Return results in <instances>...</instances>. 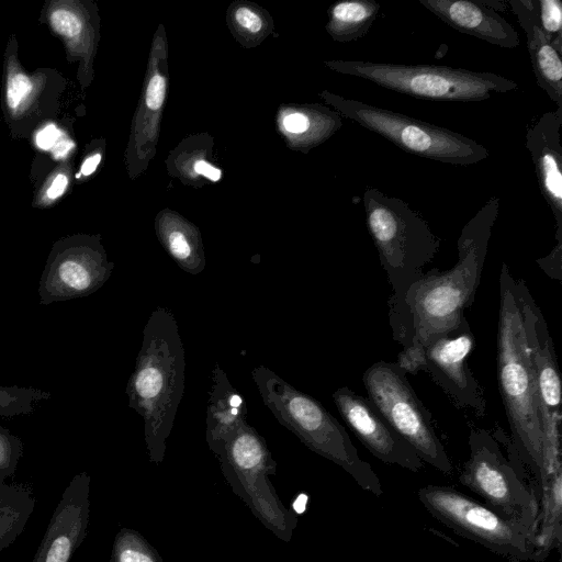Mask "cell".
<instances>
[{"instance_id":"33","label":"cell","mask_w":562,"mask_h":562,"mask_svg":"<svg viewBox=\"0 0 562 562\" xmlns=\"http://www.w3.org/2000/svg\"><path fill=\"white\" fill-rule=\"evenodd\" d=\"M58 136L59 131L55 126L49 125L37 134L36 143L40 147L48 149L53 146Z\"/></svg>"},{"instance_id":"19","label":"cell","mask_w":562,"mask_h":562,"mask_svg":"<svg viewBox=\"0 0 562 562\" xmlns=\"http://www.w3.org/2000/svg\"><path fill=\"white\" fill-rule=\"evenodd\" d=\"M244 396L231 384L225 371L216 363L212 370V384L206 405V439L216 451L246 422Z\"/></svg>"},{"instance_id":"12","label":"cell","mask_w":562,"mask_h":562,"mask_svg":"<svg viewBox=\"0 0 562 562\" xmlns=\"http://www.w3.org/2000/svg\"><path fill=\"white\" fill-rule=\"evenodd\" d=\"M114 265L95 237L75 235L56 241L38 283L40 304L88 296L111 277Z\"/></svg>"},{"instance_id":"13","label":"cell","mask_w":562,"mask_h":562,"mask_svg":"<svg viewBox=\"0 0 562 562\" xmlns=\"http://www.w3.org/2000/svg\"><path fill=\"white\" fill-rule=\"evenodd\" d=\"M474 345V335L463 316L458 324L430 336L425 342V372L458 407L483 418L486 401L468 366Z\"/></svg>"},{"instance_id":"24","label":"cell","mask_w":562,"mask_h":562,"mask_svg":"<svg viewBox=\"0 0 562 562\" xmlns=\"http://www.w3.org/2000/svg\"><path fill=\"white\" fill-rule=\"evenodd\" d=\"M539 25L553 46L562 54V2L560 0H536Z\"/></svg>"},{"instance_id":"9","label":"cell","mask_w":562,"mask_h":562,"mask_svg":"<svg viewBox=\"0 0 562 562\" xmlns=\"http://www.w3.org/2000/svg\"><path fill=\"white\" fill-rule=\"evenodd\" d=\"M468 442L470 457L463 464L460 483L504 518L538 533L539 501L518 468L506 459L487 430L471 426Z\"/></svg>"},{"instance_id":"11","label":"cell","mask_w":562,"mask_h":562,"mask_svg":"<svg viewBox=\"0 0 562 562\" xmlns=\"http://www.w3.org/2000/svg\"><path fill=\"white\" fill-rule=\"evenodd\" d=\"M519 310L539 397L543 464L547 474L561 470V382L546 319L522 279L515 280Z\"/></svg>"},{"instance_id":"25","label":"cell","mask_w":562,"mask_h":562,"mask_svg":"<svg viewBox=\"0 0 562 562\" xmlns=\"http://www.w3.org/2000/svg\"><path fill=\"white\" fill-rule=\"evenodd\" d=\"M22 454L21 439L0 425V475L3 480L15 473Z\"/></svg>"},{"instance_id":"34","label":"cell","mask_w":562,"mask_h":562,"mask_svg":"<svg viewBox=\"0 0 562 562\" xmlns=\"http://www.w3.org/2000/svg\"><path fill=\"white\" fill-rule=\"evenodd\" d=\"M68 186V178L64 173H58L50 186L48 187L46 191V195L50 200H56L59 198L66 190Z\"/></svg>"},{"instance_id":"22","label":"cell","mask_w":562,"mask_h":562,"mask_svg":"<svg viewBox=\"0 0 562 562\" xmlns=\"http://www.w3.org/2000/svg\"><path fill=\"white\" fill-rule=\"evenodd\" d=\"M224 450L231 462L244 472L259 471L269 456L261 436L246 422L229 438Z\"/></svg>"},{"instance_id":"17","label":"cell","mask_w":562,"mask_h":562,"mask_svg":"<svg viewBox=\"0 0 562 562\" xmlns=\"http://www.w3.org/2000/svg\"><path fill=\"white\" fill-rule=\"evenodd\" d=\"M419 3L461 33L504 48H514L520 44L513 25L482 1L419 0Z\"/></svg>"},{"instance_id":"4","label":"cell","mask_w":562,"mask_h":562,"mask_svg":"<svg viewBox=\"0 0 562 562\" xmlns=\"http://www.w3.org/2000/svg\"><path fill=\"white\" fill-rule=\"evenodd\" d=\"M184 348L171 311L156 307L143 329L135 369L126 385L128 406L144 420L154 457L164 451L184 389Z\"/></svg>"},{"instance_id":"29","label":"cell","mask_w":562,"mask_h":562,"mask_svg":"<svg viewBox=\"0 0 562 562\" xmlns=\"http://www.w3.org/2000/svg\"><path fill=\"white\" fill-rule=\"evenodd\" d=\"M538 266L552 279L562 280V243H557L551 252L536 260Z\"/></svg>"},{"instance_id":"38","label":"cell","mask_w":562,"mask_h":562,"mask_svg":"<svg viewBox=\"0 0 562 562\" xmlns=\"http://www.w3.org/2000/svg\"><path fill=\"white\" fill-rule=\"evenodd\" d=\"M3 481H4V480H3V479L1 477V475H0V482H3Z\"/></svg>"},{"instance_id":"36","label":"cell","mask_w":562,"mask_h":562,"mask_svg":"<svg viewBox=\"0 0 562 562\" xmlns=\"http://www.w3.org/2000/svg\"><path fill=\"white\" fill-rule=\"evenodd\" d=\"M100 160H101V155L100 154H95V155L90 156L89 158H87L83 161L82 166H81V175H83V176L91 175L95 170V168L99 165Z\"/></svg>"},{"instance_id":"37","label":"cell","mask_w":562,"mask_h":562,"mask_svg":"<svg viewBox=\"0 0 562 562\" xmlns=\"http://www.w3.org/2000/svg\"><path fill=\"white\" fill-rule=\"evenodd\" d=\"M306 502H307L306 495H304V494L299 495L293 504V508L295 509V512L303 513L305 510Z\"/></svg>"},{"instance_id":"16","label":"cell","mask_w":562,"mask_h":562,"mask_svg":"<svg viewBox=\"0 0 562 562\" xmlns=\"http://www.w3.org/2000/svg\"><path fill=\"white\" fill-rule=\"evenodd\" d=\"M562 109L543 113L526 132L540 191L555 221V239L562 243Z\"/></svg>"},{"instance_id":"6","label":"cell","mask_w":562,"mask_h":562,"mask_svg":"<svg viewBox=\"0 0 562 562\" xmlns=\"http://www.w3.org/2000/svg\"><path fill=\"white\" fill-rule=\"evenodd\" d=\"M331 67L402 94L432 101L476 102L518 89L514 80L491 71L440 65L338 60Z\"/></svg>"},{"instance_id":"31","label":"cell","mask_w":562,"mask_h":562,"mask_svg":"<svg viewBox=\"0 0 562 562\" xmlns=\"http://www.w3.org/2000/svg\"><path fill=\"white\" fill-rule=\"evenodd\" d=\"M283 125L290 133L302 134L311 128L312 120L305 113H291L284 117Z\"/></svg>"},{"instance_id":"10","label":"cell","mask_w":562,"mask_h":562,"mask_svg":"<svg viewBox=\"0 0 562 562\" xmlns=\"http://www.w3.org/2000/svg\"><path fill=\"white\" fill-rule=\"evenodd\" d=\"M362 381L368 400L423 462L451 474L452 464L435 431L431 414L416 395L406 373L395 362L378 361L366 370Z\"/></svg>"},{"instance_id":"8","label":"cell","mask_w":562,"mask_h":562,"mask_svg":"<svg viewBox=\"0 0 562 562\" xmlns=\"http://www.w3.org/2000/svg\"><path fill=\"white\" fill-rule=\"evenodd\" d=\"M333 104L361 126L402 150L422 158L468 166L488 157V150L458 132L362 101L330 97Z\"/></svg>"},{"instance_id":"35","label":"cell","mask_w":562,"mask_h":562,"mask_svg":"<svg viewBox=\"0 0 562 562\" xmlns=\"http://www.w3.org/2000/svg\"><path fill=\"white\" fill-rule=\"evenodd\" d=\"M194 170L212 181H217L221 178V170L204 160L196 161L194 164Z\"/></svg>"},{"instance_id":"27","label":"cell","mask_w":562,"mask_h":562,"mask_svg":"<svg viewBox=\"0 0 562 562\" xmlns=\"http://www.w3.org/2000/svg\"><path fill=\"white\" fill-rule=\"evenodd\" d=\"M405 373L416 374L425 371V348L411 346L403 348L395 362Z\"/></svg>"},{"instance_id":"5","label":"cell","mask_w":562,"mask_h":562,"mask_svg":"<svg viewBox=\"0 0 562 562\" xmlns=\"http://www.w3.org/2000/svg\"><path fill=\"white\" fill-rule=\"evenodd\" d=\"M251 378L262 403L282 426L315 452L340 465L364 491L376 496L383 493L379 476L360 458L346 429L318 401L265 366L255 367Z\"/></svg>"},{"instance_id":"30","label":"cell","mask_w":562,"mask_h":562,"mask_svg":"<svg viewBox=\"0 0 562 562\" xmlns=\"http://www.w3.org/2000/svg\"><path fill=\"white\" fill-rule=\"evenodd\" d=\"M166 83L164 77L155 75L146 90V104L150 110H158L165 99Z\"/></svg>"},{"instance_id":"28","label":"cell","mask_w":562,"mask_h":562,"mask_svg":"<svg viewBox=\"0 0 562 562\" xmlns=\"http://www.w3.org/2000/svg\"><path fill=\"white\" fill-rule=\"evenodd\" d=\"M114 562H155L150 555L135 548L127 537H120L114 549Z\"/></svg>"},{"instance_id":"15","label":"cell","mask_w":562,"mask_h":562,"mask_svg":"<svg viewBox=\"0 0 562 562\" xmlns=\"http://www.w3.org/2000/svg\"><path fill=\"white\" fill-rule=\"evenodd\" d=\"M90 476H72L50 517L33 562H70L87 536Z\"/></svg>"},{"instance_id":"26","label":"cell","mask_w":562,"mask_h":562,"mask_svg":"<svg viewBox=\"0 0 562 562\" xmlns=\"http://www.w3.org/2000/svg\"><path fill=\"white\" fill-rule=\"evenodd\" d=\"M30 78L21 72H14L8 78L7 100L8 105L16 110L29 98L32 91Z\"/></svg>"},{"instance_id":"7","label":"cell","mask_w":562,"mask_h":562,"mask_svg":"<svg viewBox=\"0 0 562 562\" xmlns=\"http://www.w3.org/2000/svg\"><path fill=\"white\" fill-rule=\"evenodd\" d=\"M425 508L440 522L512 562L540 561V536L504 518L485 504L449 486L427 485L418 491Z\"/></svg>"},{"instance_id":"3","label":"cell","mask_w":562,"mask_h":562,"mask_svg":"<svg viewBox=\"0 0 562 562\" xmlns=\"http://www.w3.org/2000/svg\"><path fill=\"white\" fill-rule=\"evenodd\" d=\"M497 378L518 458L531 470L547 499L542 431L536 378L515 296V279L503 262L499 273Z\"/></svg>"},{"instance_id":"14","label":"cell","mask_w":562,"mask_h":562,"mask_svg":"<svg viewBox=\"0 0 562 562\" xmlns=\"http://www.w3.org/2000/svg\"><path fill=\"white\" fill-rule=\"evenodd\" d=\"M333 400L344 420L375 458L413 472L424 468L416 451L389 425L368 398L342 386L333 393Z\"/></svg>"},{"instance_id":"21","label":"cell","mask_w":562,"mask_h":562,"mask_svg":"<svg viewBox=\"0 0 562 562\" xmlns=\"http://www.w3.org/2000/svg\"><path fill=\"white\" fill-rule=\"evenodd\" d=\"M381 5L374 0H346L330 8L328 30L340 42L363 37L378 18Z\"/></svg>"},{"instance_id":"1","label":"cell","mask_w":562,"mask_h":562,"mask_svg":"<svg viewBox=\"0 0 562 562\" xmlns=\"http://www.w3.org/2000/svg\"><path fill=\"white\" fill-rule=\"evenodd\" d=\"M363 205L368 231L392 286L389 321L393 338L403 348L413 345L405 303L411 286L424 274L440 247L428 223L400 198L367 187Z\"/></svg>"},{"instance_id":"32","label":"cell","mask_w":562,"mask_h":562,"mask_svg":"<svg viewBox=\"0 0 562 562\" xmlns=\"http://www.w3.org/2000/svg\"><path fill=\"white\" fill-rule=\"evenodd\" d=\"M236 21L250 32H258L261 29V19L247 8H240L235 13Z\"/></svg>"},{"instance_id":"23","label":"cell","mask_w":562,"mask_h":562,"mask_svg":"<svg viewBox=\"0 0 562 562\" xmlns=\"http://www.w3.org/2000/svg\"><path fill=\"white\" fill-rule=\"evenodd\" d=\"M52 394L48 391L0 385V417H13L26 415L35 409L37 403L48 400Z\"/></svg>"},{"instance_id":"2","label":"cell","mask_w":562,"mask_h":562,"mask_svg":"<svg viewBox=\"0 0 562 562\" xmlns=\"http://www.w3.org/2000/svg\"><path fill=\"white\" fill-rule=\"evenodd\" d=\"M499 204L497 196L490 198L463 226L457 241L458 261L451 269L432 268L411 286L405 303L412 346L424 347L430 336L458 324L473 303Z\"/></svg>"},{"instance_id":"18","label":"cell","mask_w":562,"mask_h":562,"mask_svg":"<svg viewBox=\"0 0 562 562\" xmlns=\"http://www.w3.org/2000/svg\"><path fill=\"white\" fill-rule=\"evenodd\" d=\"M507 3L525 31L537 85L558 109H562L561 54L553 48L539 25L536 0H509Z\"/></svg>"},{"instance_id":"20","label":"cell","mask_w":562,"mask_h":562,"mask_svg":"<svg viewBox=\"0 0 562 562\" xmlns=\"http://www.w3.org/2000/svg\"><path fill=\"white\" fill-rule=\"evenodd\" d=\"M35 504L29 487L0 482V553L24 531Z\"/></svg>"}]
</instances>
